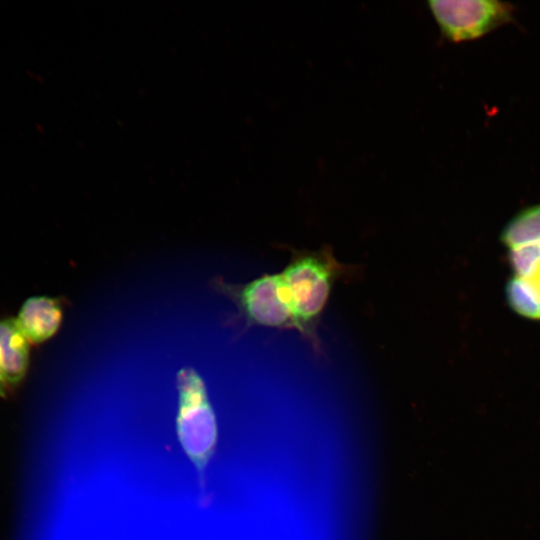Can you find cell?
I'll use <instances>...</instances> for the list:
<instances>
[{
  "mask_svg": "<svg viewBox=\"0 0 540 540\" xmlns=\"http://www.w3.org/2000/svg\"><path fill=\"white\" fill-rule=\"evenodd\" d=\"M290 260L281 271L295 331L317 356L325 354L319 336L322 315L336 283L355 280L359 266L337 260L333 248L318 250L286 248Z\"/></svg>",
  "mask_w": 540,
  "mask_h": 540,
  "instance_id": "6da1fadb",
  "label": "cell"
},
{
  "mask_svg": "<svg viewBox=\"0 0 540 540\" xmlns=\"http://www.w3.org/2000/svg\"><path fill=\"white\" fill-rule=\"evenodd\" d=\"M177 389L176 434L197 472L202 503L206 504V472L218 441L216 415L205 383L193 368L184 367L178 372Z\"/></svg>",
  "mask_w": 540,
  "mask_h": 540,
  "instance_id": "7a4b0ae2",
  "label": "cell"
},
{
  "mask_svg": "<svg viewBox=\"0 0 540 540\" xmlns=\"http://www.w3.org/2000/svg\"><path fill=\"white\" fill-rule=\"evenodd\" d=\"M281 283L279 272L264 274L244 284H233L222 278H215L212 286L236 306L237 319L244 329L261 326L295 331L294 319L285 304Z\"/></svg>",
  "mask_w": 540,
  "mask_h": 540,
  "instance_id": "3957f363",
  "label": "cell"
},
{
  "mask_svg": "<svg viewBox=\"0 0 540 540\" xmlns=\"http://www.w3.org/2000/svg\"><path fill=\"white\" fill-rule=\"evenodd\" d=\"M441 32L453 42L478 39L512 18L513 7L496 0H431Z\"/></svg>",
  "mask_w": 540,
  "mask_h": 540,
  "instance_id": "277c9868",
  "label": "cell"
},
{
  "mask_svg": "<svg viewBox=\"0 0 540 540\" xmlns=\"http://www.w3.org/2000/svg\"><path fill=\"white\" fill-rule=\"evenodd\" d=\"M62 318L60 299L32 296L22 304L16 320L30 343L41 344L55 335Z\"/></svg>",
  "mask_w": 540,
  "mask_h": 540,
  "instance_id": "5b68a950",
  "label": "cell"
},
{
  "mask_svg": "<svg viewBox=\"0 0 540 540\" xmlns=\"http://www.w3.org/2000/svg\"><path fill=\"white\" fill-rule=\"evenodd\" d=\"M30 342L16 318L0 319V368L9 388L18 386L29 367Z\"/></svg>",
  "mask_w": 540,
  "mask_h": 540,
  "instance_id": "8992f818",
  "label": "cell"
},
{
  "mask_svg": "<svg viewBox=\"0 0 540 540\" xmlns=\"http://www.w3.org/2000/svg\"><path fill=\"white\" fill-rule=\"evenodd\" d=\"M500 242L508 249L540 242V203L514 215L502 228Z\"/></svg>",
  "mask_w": 540,
  "mask_h": 540,
  "instance_id": "52a82bcc",
  "label": "cell"
},
{
  "mask_svg": "<svg viewBox=\"0 0 540 540\" xmlns=\"http://www.w3.org/2000/svg\"><path fill=\"white\" fill-rule=\"evenodd\" d=\"M508 306L517 315L540 321V293L527 278L513 276L505 286Z\"/></svg>",
  "mask_w": 540,
  "mask_h": 540,
  "instance_id": "ba28073f",
  "label": "cell"
},
{
  "mask_svg": "<svg viewBox=\"0 0 540 540\" xmlns=\"http://www.w3.org/2000/svg\"><path fill=\"white\" fill-rule=\"evenodd\" d=\"M508 261L515 276L530 277L540 262V242L509 249Z\"/></svg>",
  "mask_w": 540,
  "mask_h": 540,
  "instance_id": "9c48e42d",
  "label": "cell"
},
{
  "mask_svg": "<svg viewBox=\"0 0 540 540\" xmlns=\"http://www.w3.org/2000/svg\"><path fill=\"white\" fill-rule=\"evenodd\" d=\"M540 293V262L530 277L527 278Z\"/></svg>",
  "mask_w": 540,
  "mask_h": 540,
  "instance_id": "30bf717a",
  "label": "cell"
},
{
  "mask_svg": "<svg viewBox=\"0 0 540 540\" xmlns=\"http://www.w3.org/2000/svg\"><path fill=\"white\" fill-rule=\"evenodd\" d=\"M11 389L6 383L0 368V397H6Z\"/></svg>",
  "mask_w": 540,
  "mask_h": 540,
  "instance_id": "8fae6325",
  "label": "cell"
}]
</instances>
